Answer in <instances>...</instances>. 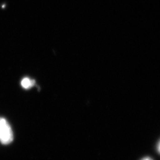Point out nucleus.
<instances>
[{
	"mask_svg": "<svg viewBox=\"0 0 160 160\" xmlns=\"http://www.w3.org/2000/svg\"><path fill=\"white\" fill-rule=\"evenodd\" d=\"M158 151H160V144H159V145H158Z\"/></svg>",
	"mask_w": 160,
	"mask_h": 160,
	"instance_id": "4",
	"label": "nucleus"
},
{
	"mask_svg": "<svg viewBox=\"0 0 160 160\" xmlns=\"http://www.w3.org/2000/svg\"><path fill=\"white\" fill-rule=\"evenodd\" d=\"M13 140V133L8 122L0 118V142L2 144H9Z\"/></svg>",
	"mask_w": 160,
	"mask_h": 160,
	"instance_id": "1",
	"label": "nucleus"
},
{
	"mask_svg": "<svg viewBox=\"0 0 160 160\" xmlns=\"http://www.w3.org/2000/svg\"><path fill=\"white\" fill-rule=\"evenodd\" d=\"M34 84H35L34 80H32L28 77L24 78L21 81V85L22 86V87L27 90L32 87L34 86Z\"/></svg>",
	"mask_w": 160,
	"mask_h": 160,
	"instance_id": "2",
	"label": "nucleus"
},
{
	"mask_svg": "<svg viewBox=\"0 0 160 160\" xmlns=\"http://www.w3.org/2000/svg\"><path fill=\"white\" fill-rule=\"evenodd\" d=\"M141 160H153L152 158H149V157H145V158H143V159H142Z\"/></svg>",
	"mask_w": 160,
	"mask_h": 160,
	"instance_id": "3",
	"label": "nucleus"
}]
</instances>
